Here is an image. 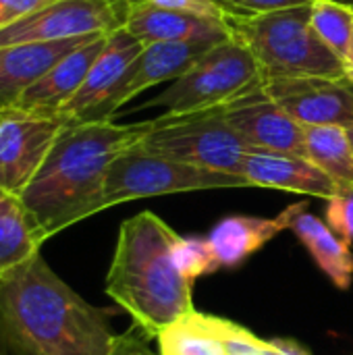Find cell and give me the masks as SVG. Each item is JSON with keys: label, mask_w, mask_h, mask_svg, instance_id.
<instances>
[{"label": "cell", "mask_w": 353, "mask_h": 355, "mask_svg": "<svg viewBox=\"0 0 353 355\" xmlns=\"http://www.w3.org/2000/svg\"><path fill=\"white\" fill-rule=\"evenodd\" d=\"M108 312L87 304L35 254L0 279V347L8 355H108Z\"/></svg>", "instance_id": "6da1fadb"}, {"label": "cell", "mask_w": 353, "mask_h": 355, "mask_svg": "<svg viewBox=\"0 0 353 355\" xmlns=\"http://www.w3.org/2000/svg\"><path fill=\"white\" fill-rule=\"evenodd\" d=\"M150 121L119 125L112 121L67 123L21 202L42 241L102 212V196L112 160L135 146Z\"/></svg>", "instance_id": "7a4b0ae2"}, {"label": "cell", "mask_w": 353, "mask_h": 355, "mask_svg": "<svg viewBox=\"0 0 353 355\" xmlns=\"http://www.w3.org/2000/svg\"><path fill=\"white\" fill-rule=\"evenodd\" d=\"M177 237L169 223L150 210L127 218L119 229L106 275V295L150 339L196 310L193 283L177 270L173 260Z\"/></svg>", "instance_id": "3957f363"}, {"label": "cell", "mask_w": 353, "mask_h": 355, "mask_svg": "<svg viewBox=\"0 0 353 355\" xmlns=\"http://www.w3.org/2000/svg\"><path fill=\"white\" fill-rule=\"evenodd\" d=\"M229 33L250 50L262 79H343V62L322 44L310 23V4L258 17H227Z\"/></svg>", "instance_id": "277c9868"}, {"label": "cell", "mask_w": 353, "mask_h": 355, "mask_svg": "<svg viewBox=\"0 0 353 355\" xmlns=\"http://www.w3.org/2000/svg\"><path fill=\"white\" fill-rule=\"evenodd\" d=\"M139 146L179 162L239 177L250 152V146L229 125L223 106L164 112L150 121Z\"/></svg>", "instance_id": "5b68a950"}, {"label": "cell", "mask_w": 353, "mask_h": 355, "mask_svg": "<svg viewBox=\"0 0 353 355\" xmlns=\"http://www.w3.org/2000/svg\"><path fill=\"white\" fill-rule=\"evenodd\" d=\"M141 141V139H139ZM139 141L121 152L106 175L102 208H112L131 200L208 191V189H243L250 183L239 175L210 171L148 152Z\"/></svg>", "instance_id": "8992f818"}, {"label": "cell", "mask_w": 353, "mask_h": 355, "mask_svg": "<svg viewBox=\"0 0 353 355\" xmlns=\"http://www.w3.org/2000/svg\"><path fill=\"white\" fill-rule=\"evenodd\" d=\"M262 79L258 62L246 46L227 37L210 46L158 98L141 108L162 106L166 112H191L227 104L254 81Z\"/></svg>", "instance_id": "52a82bcc"}, {"label": "cell", "mask_w": 353, "mask_h": 355, "mask_svg": "<svg viewBox=\"0 0 353 355\" xmlns=\"http://www.w3.org/2000/svg\"><path fill=\"white\" fill-rule=\"evenodd\" d=\"M127 0H54L0 29V46L110 35L125 27Z\"/></svg>", "instance_id": "ba28073f"}, {"label": "cell", "mask_w": 353, "mask_h": 355, "mask_svg": "<svg viewBox=\"0 0 353 355\" xmlns=\"http://www.w3.org/2000/svg\"><path fill=\"white\" fill-rule=\"evenodd\" d=\"M69 121L10 106L0 110V189L21 198Z\"/></svg>", "instance_id": "9c48e42d"}, {"label": "cell", "mask_w": 353, "mask_h": 355, "mask_svg": "<svg viewBox=\"0 0 353 355\" xmlns=\"http://www.w3.org/2000/svg\"><path fill=\"white\" fill-rule=\"evenodd\" d=\"M223 110L229 125L239 133L250 150L306 156L304 127L275 102L262 79L254 81L223 104Z\"/></svg>", "instance_id": "30bf717a"}, {"label": "cell", "mask_w": 353, "mask_h": 355, "mask_svg": "<svg viewBox=\"0 0 353 355\" xmlns=\"http://www.w3.org/2000/svg\"><path fill=\"white\" fill-rule=\"evenodd\" d=\"M275 102L302 127H353V89L343 79L277 77L262 79Z\"/></svg>", "instance_id": "8fae6325"}, {"label": "cell", "mask_w": 353, "mask_h": 355, "mask_svg": "<svg viewBox=\"0 0 353 355\" xmlns=\"http://www.w3.org/2000/svg\"><path fill=\"white\" fill-rule=\"evenodd\" d=\"M141 50L144 44L135 40L127 29L110 33L96 62L87 71L81 87L60 110V116L69 123L112 121L108 114L110 100L114 98L125 73Z\"/></svg>", "instance_id": "7c38bea8"}, {"label": "cell", "mask_w": 353, "mask_h": 355, "mask_svg": "<svg viewBox=\"0 0 353 355\" xmlns=\"http://www.w3.org/2000/svg\"><path fill=\"white\" fill-rule=\"evenodd\" d=\"M241 177L250 183V187L281 189L322 200L343 196L331 177H327L306 156L298 154L250 150L241 166Z\"/></svg>", "instance_id": "4fadbf2b"}, {"label": "cell", "mask_w": 353, "mask_h": 355, "mask_svg": "<svg viewBox=\"0 0 353 355\" xmlns=\"http://www.w3.org/2000/svg\"><path fill=\"white\" fill-rule=\"evenodd\" d=\"M218 44V42H216ZM210 46V42H156L146 44L139 56L133 60L129 71L125 73L114 98L110 100L108 114L114 112L137 98L141 92L158 85L162 81H175L181 77Z\"/></svg>", "instance_id": "5bb4252c"}, {"label": "cell", "mask_w": 353, "mask_h": 355, "mask_svg": "<svg viewBox=\"0 0 353 355\" xmlns=\"http://www.w3.org/2000/svg\"><path fill=\"white\" fill-rule=\"evenodd\" d=\"M135 40L146 44L156 42H223L231 37L227 19H210L181 10H166L148 4H129L125 27Z\"/></svg>", "instance_id": "9a60e30c"}, {"label": "cell", "mask_w": 353, "mask_h": 355, "mask_svg": "<svg viewBox=\"0 0 353 355\" xmlns=\"http://www.w3.org/2000/svg\"><path fill=\"white\" fill-rule=\"evenodd\" d=\"M98 35L0 46V110L17 106L21 96L62 56Z\"/></svg>", "instance_id": "2e32d148"}, {"label": "cell", "mask_w": 353, "mask_h": 355, "mask_svg": "<svg viewBox=\"0 0 353 355\" xmlns=\"http://www.w3.org/2000/svg\"><path fill=\"white\" fill-rule=\"evenodd\" d=\"M108 35H98L92 42L75 48L67 56H62L52 69H48L19 100L17 106L44 114H58L64 104L77 94L87 71L96 62L102 52Z\"/></svg>", "instance_id": "e0dca14e"}, {"label": "cell", "mask_w": 353, "mask_h": 355, "mask_svg": "<svg viewBox=\"0 0 353 355\" xmlns=\"http://www.w3.org/2000/svg\"><path fill=\"white\" fill-rule=\"evenodd\" d=\"M295 204L273 218L231 214L221 218L208 233V241L218 258L221 268H235L250 256L270 243L279 233L289 229Z\"/></svg>", "instance_id": "ac0fdd59"}, {"label": "cell", "mask_w": 353, "mask_h": 355, "mask_svg": "<svg viewBox=\"0 0 353 355\" xmlns=\"http://www.w3.org/2000/svg\"><path fill=\"white\" fill-rule=\"evenodd\" d=\"M289 229L302 241V245L310 252L316 266L329 277V281L345 291L353 283V250L345 243L327 220L318 218L308 210L306 202L295 204Z\"/></svg>", "instance_id": "d6986e66"}, {"label": "cell", "mask_w": 353, "mask_h": 355, "mask_svg": "<svg viewBox=\"0 0 353 355\" xmlns=\"http://www.w3.org/2000/svg\"><path fill=\"white\" fill-rule=\"evenodd\" d=\"M306 158L335 181L341 193H353V144L339 125L304 127Z\"/></svg>", "instance_id": "ffe728a7"}, {"label": "cell", "mask_w": 353, "mask_h": 355, "mask_svg": "<svg viewBox=\"0 0 353 355\" xmlns=\"http://www.w3.org/2000/svg\"><path fill=\"white\" fill-rule=\"evenodd\" d=\"M42 243L21 198L0 189V279L40 254Z\"/></svg>", "instance_id": "44dd1931"}, {"label": "cell", "mask_w": 353, "mask_h": 355, "mask_svg": "<svg viewBox=\"0 0 353 355\" xmlns=\"http://www.w3.org/2000/svg\"><path fill=\"white\" fill-rule=\"evenodd\" d=\"M223 318L193 310L171 327L158 339V355H227L223 341Z\"/></svg>", "instance_id": "7402d4cb"}, {"label": "cell", "mask_w": 353, "mask_h": 355, "mask_svg": "<svg viewBox=\"0 0 353 355\" xmlns=\"http://www.w3.org/2000/svg\"><path fill=\"white\" fill-rule=\"evenodd\" d=\"M310 23L322 44L345 62L353 40V6L337 0H312Z\"/></svg>", "instance_id": "603a6c76"}, {"label": "cell", "mask_w": 353, "mask_h": 355, "mask_svg": "<svg viewBox=\"0 0 353 355\" xmlns=\"http://www.w3.org/2000/svg\"><path fill=\"white\" fill-rule=\"evenodd\" d=\"M173 260H175L177 270L191 283L221 268L218 258L208 237H181L179 235L173 245Z\"/></svg>", "instance_id": "cb8c5ba5"}, {"label": "cell", "mask_w": 353, "mask_h": 355, "mask_svg": "<svg viewBox=\"0 0 353 355\" xmlns=\"http://www.w3.org/2000/svg\"><path fill=\"white\" fill-rule=\"evenodd\" d=\"M227 17H258L285 8L306 6L312 0H216Z\"/></svg>", "instance_id": "d4e9b609"}, {"label": "cell", "mask_w": 353, "mask_h": 355, "mask_svg": "<svg viewBox=\"0 0 353 355\" xmlns=\"http://www.w3.org/2000/svg\"><path fill=\"white\" fill-rule=\"evenodd\" d=\"M327 225L345 241L353 243V193H343L327 200Z\"/></svg>", "instance_id": "484cf974"}, {"label": "cell", "mask_w": 353, "mask_h": 355, "mask_svg": "<svg viewBox=\"0 0 353 355\" xmlns=\"http://www.w3.org/2000/svg\"><path fill=\"white\" fill-rule=\"evenodd\" d=\"M129 4H148L156 8H166V10H181V12H191L200 17H210V19H227V12L221 8L216 0H127Z\"/></svg>", "instance_id": "4316f807"}, {"label": "cell", "mask_w": 353, "mask_h": 355, "mask_svg": "<svg viewBox=\"0 0 353 355\" xmlns=\"http://www.w3.org/2000/svg\"><path fill=\"white\" fill-rule=\"evenodd\" d=\"M108 355H156L150 349V337L133 322L125 333L117 335Z\"/></svg>", "instance_id": "83f0119b"}, {"label": "cell", "mask_w": 353, "mask_h": 355, "mask_svg": "<svg viewBox=\"0 0 353 355\" xmlns=\"http://www.w3.org/2000/svg\"><path fill=\"white\" fill-rule=\"evenodd\" d=\"M54 0H0V29L40 10Z\"/></svg>", "instance_id": "f1b7e54d"}, {"label": "cell", "mask_w": 353, "mask_h": 355, "mask_svg": "<svg viewBox=\"0 0 353 355\" xmlns=\"http://www.w3.org/2000/svg\"><path fill=\"white\" fill-rule=\"evenodd\" d=\"M268 355H312L302 343L293 339H266Z\"/></svg>", "instance_id": "f546056e"}, {"label": "cell", "mask_w": 353, "mask_h": 355, "mask_svg": "<svg viewBox=\"0 0 353 355\" xmlns=\"http://www.w3.org/2000/svg\"><path fill=\"white\" fill-rule=\"evenodd\" d=\"M343 69H345V81L353 85V40L352 46H350V52H347V58L343 62Z\"/></svg>", "instance_id": "4dcf8cb0"}, {"label": "cell", "mask_w": 353, "mask_h": 355, "mask_svg": "<svg viewBox=\"0 0 353 355\" xmlns=\"http://www.w3.org/2000/svg\"><path fill=\"white\" fill-rule=\"evenodd\" d=\"M337 2H343V4H350V6H353V0H337Z\"/></svg>", "instance_id": "1f68e13d"}, {"label": "cell", "mask_w": 353, "mask_h": 355, "mask_svg": "<svg viewBox=\"0 0 353 355\" xmlns=\"http://www.w3.org/2000/svg\"><path fill=\"white\" fill-rule=\"evenodd\" d=\"M347 131H350V137H352V144H353V127H350Z\"/></svg>", "instance_id": "d6a6232c"}]
</instances>
